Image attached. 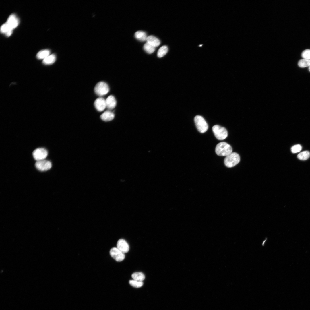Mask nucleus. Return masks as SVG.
<instances>
[{"label": "nucleus", "instance_id": "f257e3e1", "mask_svg": "<svg viewBox=\"0 0 310 310\" xmlns=\"http://www.w3.org/2000/svg\"><path fill=\"white\" fill-rule=\"evenodd\" d=\"M231 146L227 143L221 142L218 143L215 148L216 154L219 156H226L232 152Z\"/></svg>", "mask_w": 310, "mask_h": 310}, {"label": "nucleus", "instance_id": "f03ea898", "mask_svg": "<svg viewBox=\"0 0 310 310\" xmlns=\"http://www.w3.org/2000/svg\"><path fill=\"white\" fill-rule=\"evenodd\" d=\"M240 159V157L238 154L232 152L226 156L224 159V163L226 167H232L239 163Z\"/></svg>", "mask_w": 310, "mask_h": 310}, {"label": "nucleus", "instance_id": "7ed1b4c3", "mask_svg": "<svg viewBox=\"0 0 310 310\" xmlns=\"http://www.w3.org/2000/svg\"><path fill=\"white\" fill-rule=\"evenodd\" d=\"M212 130L216 137L219 140H223L228 136V132L226 129L218 125L213 126Z\"/></svg>", "mask_w": 310, "mask_h": 310}, {"label": "nucleus", "instance_id": "20e7f679", "mask_svg": "<svg viewBox=\"0 0 310 310\" xmlns=\"http://www.w3.org/2000/svg\"><path fill=\"white\" fill-rule=\"evenodd\" d=\"M194 121L198 131L202 133L205 132L208 129V125L204 118L200 115H197Z\"/></svg>", "mask_w": 310, "mask_h": 310}, {"label": "nucleus", "instance_id": "39448f33", "mask_svg": "<svg viewBox=\"0 0 310 310\" xmlns=\"http://www.w3.org/2000/svg\"><path fill=\"white\" fill-rule=\"evenodd\" d=\"M109 90V87L106 83L102 81L98 83L95 86L94 90L97 95L101 96L107 94Z\"/></svg>", "mask_w": 310, "mask_h": 310}, {"label": "nucleus", "instance_id": "423d86ee", "mask_svg": "<svg viewBox=\"0 0 310 310\" xmlns=\"http://www.w3.org/2000/svg\"><path fill=\"white\" fill-rule=\"evenodd\" d=\"M48 152L43 148H38L35 150L32 153L33 157L37 161L44 160L48 155Z\"/></svg>", "mask_w": 310, "mask_h": 310}, {"label": "nucleus", "instance_id": "0eeeda50", "mask_svg": "<svg viewBox=\"0 0 310 310\" xmlns=\"http://www.w3.org/2000/svg\"><path fill=\"white\" fill-rule=\"evenodd\" d=\"M35 166L39 170L44 171L50 169L52 164L50 161L43 160L37 161L35 164Z\"/></svg>", "mask_w": 310, "mask_h": 310}, {"label": "nucleus", "instance_id": "6e6552de", "mask_svg": "<svg viewBox=\"0 0 310 310\" xmlns=\"http://www.w3.org/2000/svg\"><path fill=\"white\" fill-rule=\"evenodd\" d=\"M110 254L112 258L116 261L118 262L123 260L125 257L124 253L115 247H113L111 249Z\"/></svg>", "mask_w": 310, "mask_h": 310}, {"label": "nucleus", "instance_id": "1a4fd4ad", "mask_svg": "<svg viewBox=\"0 0 310 310\" xmlns=\"http://www.w3.org/2000/svg\"><path fill=\"white\" fill-rule=\"evenodd\" d=\"M19 23L18 18L14 14H12L9 16L6 22L9 27L12 30L18 26Z\"/></svg>", "mask_w": 310, "mask_h": 310}, {"label": "nucleus", "instance_id": "9d476101", "mask_svg": "<svg viewBox=\"0 0 310 310\" xmlns=\"http://www.w3.org/2000/svg\"><path fill=\"white\" fill-rule=\"evenodd\" d=\"M94 104L96 109L100 112L103 111L106 108V100L102 97L97 98L95 100Z\"/></svg>", "mask_w": 310, "mask_h": 310}, {"label": "nucleus", "instance_id": "9b49d317", "mask_svg": "<svg viewBox=\"0 0 310 310\" xmlns=\"http://www.w3.org/2000/svg\"><path fill=\"white\" fill-rule=\"evenodd\" d=\"M117 248L124 253H127L129 250V246L127 243L124 239H119L117 244Z\"/></svg>", "mask_w": 310, "mask_h": 310}, {"label": "nucleus", "instance_id": "f8f14e48", "mask_svg": "<svg viewBox=\"0 0 310 310\" xmlns=\"http://www.w3.org/2000/svg\"><path fill=\"white\" fill-rule=\"evenodd\" d=\"M106 108L109 110L114 108L116 105V101L113 95L109 96L106 100Z\"/></svg>", "mask_w": 310, "mask_h": 310}, {"label": "nucleus", "instance_id": "ddd939ff", "mask_svg": "<svg viewBox=\"0 0 310 310\" xmlns=\"http://www.w3.org/2000/svg\"><path fill=\"white\" fill-rule=\"evenodd\" d=\"M115 117L114 114L110 111H106L104 112L100 116V118L103 121H105L112 120Z\"/></svg>", "mask_w": 310, "mask_h": 310}, {"label": "nucleus", "instance_id": "4468645a", "mask_svg": "<svg viewBox=\"0 0 310 310\" xmlns=\"http://www.w3.org/2000/svg\"><path fill=\"white\" fill-rule=\"evenodd\" d=\"M146 41L147 42L155 47L158 46L160 44V40L156 37L152 35L147 37Z\"/></svg>", "mask_w": 310, "mask_h": 310}, {"label": "nucleus", "instance_id": "2eb2a0df", "mask_svg": "<svg viewBox=\"0 0 310 310\" xmlns=\"http://www.w3.org/2000/svg\"><path fill=\"white\" fill-rule=\"evenodd\" d=\"M13 30L11 29L6 23L3 24L1 27L0 31L2 33L4 34L7 37L12 34Z\"/></svg>", "mask_w": 310, "mask_h": 310}, {"label": "nucleus", "instance_id": "dca6fc26", "mask_svg": "<svg viewBox=\"0 0 310 310\" xmlns=\"http://www.w3.org/2000/svg\"><path fill=\"white\" fill-rule=\"evenodd\" d=\"M135 36L136 39L142 41L146 40L148 37L146 32L141 31L136 32L135 34Z\"/></svg>", "mask_w": 310, "mask_h": 310}, {"label": "nucleus", "instance_id": "f3484780", "mask_svg": "<svg viewBox=\"0 0 310 310\" xmlns=\"http://www.w3.org/2000/svg\"><path fill=\"white\" fill-rule=\"evenodd\" d=\"M50 51L48 49H44L39 51L37 54V58L39 59H44L50 55Z\"/></svg>", "mask_w": 310, "mask_h": 310}, {"label": "nucleus", "instance_id": "a211bd4d", "mask_svg": "<svg viewBox=\"0 0 310 310\" xmlns=\"http://www.w3.org/2000/svg\"><path fill=\"white\" fill-rule=\"evenodd\" d=\"M56 60V56L54 54L50 55L43 59L42 63L45 65H50L54 63Z\"/></svg>", "mask_w": 310, "mask_h": 310}, {"label": "nucleus", "instance_id": "6ab92c4d", "mask_svg": "<svg viewBox=\"0 0 310 310\" xmlns=\"http://www.w3.org/2000/svg\"><path fill=\"white\" fill-rule=\"evenodd\" d=\"M133 279L134 280L142 281L145 279V276L143 273L141 272H135L131 275Z\"/></svg>", "mask_w": 310, "mask_h": 310}, {"label": "nucleus", "instance_id": "aec40b11", "mask_svg": "<svg viewBox=\"0 0 310 310\" xmlns=\"http://www.w3.org/2000/svg\"><path fill=\"white\" fill-rule=\"evenodd\" d=\"M310 156V153L307 151H304L299 153L297 155L298 158L301 160H307Z\"/></svg>", "mask_w": 310, "mask_h": 310}, {"label": "nucleus", "instance_id": "412c9836", "mask_svg": "<svg viewBox=\"0 0 310 310\" xmlns=\"http://www.w3.org/2000/svg\"><path fill=\"white\" fill-rule=\"evenodd\" d=\"M168 51V48L166 46H162L158 50L157 55L159 58L162 57L164 56Z\"/></svg>", "mask_w": 310, "mask_h": 310}, {"label": "nucleus", "instance_id": "4be33fe9", "mask_svg": "<svg viewBox=\"0 0 310 310\" xmlns=\"http://www.w3.org/2000/svg\"><path fill=\"white\" fill-rule=\"evenodd\" d=\"M298 66L301 67L303 68L310 66V60L303 59L299 60L298 63Z\"/></svg>", "mask_w": 310, "mask_h": 310}, {"label": "nucleus", "instance_id": "5701e85b", "mask_svg": "<svg viewBox=\"0 0 310 310\" xmlns=\"http://www.w3.org/2000/svg\"><path fill=\"white\" fill-rule=\"evenodd\" d=\"M143 48L144 50L149 54L152 53L155 49V47L150 45L147 42L144 44Z\"/></svg>", "mask_w": 310, "mask_h": 310}, {"label": "nucleus", "instance_id": "b1692460", "mask_svg": "<svg viewBox=\"0 0 310 310\" xmlns=\"http://www.w3.org/2000/svg\"><path fill=\"white\" fill-rule=\"evenodd\" d=\"M130 284L132 286L135 288H140L142 286L143 284L142 281H139L134 280H130L129 281Z\"/></svg>", "mask_w": 310, "mask_h": 310}, {"label": "nucleus", "instance_id": "393cba45", "mask_svg": "<svg viewBox=\"0 0 310 310\" xmlns=\"http://www.w3.org/2000/svg\"><path fill=\"white\" fill-rule=\"evenodd\" d=\"M301 56L304 59L310 60V49H306L302 53Z\"/></svg>", "mask_w": 310, "mask_h": 310}, {"label": "nucleus", "instance_id": "a878e982", "mask_svg": "<svg viewBox=\"0 0 310 310\" xmlns=\"http://www.w3.org/2000/svg\"><path fill=\"white\" fill-rule=\"evenodd\" d=\"M302 149L301 146L300 144H297L292 146L291 148V151L292 153H294L300 152Z\"/></svg>", "mask_w": 310, "mask_h": 310}, {"label": "nucleus", "instance_id": "bb28decb", "mask_svg": "<svg viewBox=\"0 0 310 310\" xmlns=\"http://www.w3.org/2000/svg\"><path fill=\"white\" fill-rule=\"evenodd\" d=\"M309 71L310 72V66H309Z\"/></svg>", "mask_w": 310, "mask_h": 310}]
</instances>
